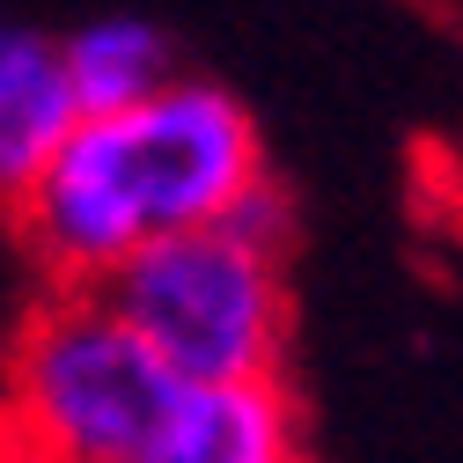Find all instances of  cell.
Instances as JSON below:
<instances>
[{
    "mask_svg": "<svg viewBox=\"0 0 463 463\" xmlns=\"http://www.w3.org/2000/svg\"><path fill=\"white\" fill-rule=\"evenodd\" d=\"M258 177L265 147L250 110L221 81L177 74L133 110L74 118L8 221L44 287H103L133 250L228 221Z\"/></svg>",
    "mask_w": 463,
    "mask_h": 463,
    "instance_id": "cell-1",
    "label": "cell"
},
{
    "mask_svg": "<svg viewBox=\"0 0 463 463\" xmlns=\"http://www.w3.org/2000/svg\"><path fill=\"white\" fill-rule=\"evenodd\" d=\"M96 295L177 383H272L287 354V192L265 177L213 228L133 250Z\"/></svg>",
    "mask_w": 463,
    "mask_h": 463,
    "instance_id": "cell-2",
    "label": "cell"
},
{
    "mask_svg": "<svg viewBox=\"0 0 463 463\" xmlns=\"http://www.w3.org/2000/svg\"><path fill=\"white\" fill-rule=\"evenodd\" d=\"M177 397L96 287H44L0 361V420L37 463H126Z\"/></svg>",
    "mask_w": 463,
    "mask_h": 463,
    "instance_id": "cell-3",
    "label": "cell"
},
{
    "mask_svg": "<svg viewBox=\"0 0 463 463\" xmlns=\"http://www.w3.org/2000/svg\"><path fill=\"white\" fill-rule=\"evenodd\" d=\"M126 463H302V427L272 383H177Z\"/></svg>",
    "mask_w": 463,
    "mask_h": 463,
    "instance_id": "cell-4",
    "label": "cell"
},
{
    "mask_svg": "<svg viewBox=\"0 0 463 463\" xmlns=\"http://www.w3.org/2000/svg\"><path fill=\"white\" fill-rule=\"evenodd\" d=\"M74 118L81 110L67 96L60 37L0 15V206H15L30 192V177L52 162V147L74 133Z\"/></svg>",
    "mask_w": 463,
    "mask_h": 463,
    "instance_id": "cell-5",
    "label": "cell"
},
{
    "mask_svg": "<svg viewBox=\"0 0 463 463\" xmlns=\"http://www.w3.org/2000/svg\"><path fill=\"white\" fill-rule=\"evenodd\" d=\"M60 67H67V96L81 118H110V110H133L147 96H162L169 81H177V44H169L162 23L147 15H89L60 37Z\"/></svg>",
    "mask_w": 463,
    "mask_h": 463,
    "instance_id": "cell-6",
    "label": "cell"
},
{
    "mask_svg": "<svg viewBox=\"0 0 463 463\" xmlns=\"http://www.w3.org/2000/svg\"><path fill=\"white\" fill-rule=\"evenodd\" d=\"M0 463H37V456L15 441V427H8V420H0Z\"/></svg>",
    "mask_w": 463,
    "mask_h": 463,
    "instance_id": "cell-7",
    "label": "cell"
}]
</instances>
